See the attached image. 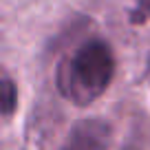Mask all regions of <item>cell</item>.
Masks as SVG:
<instances>
[{"label": "cell", "instance_id": "4", "mask_svg": "<svg viewBox=\"0 0 150 150\" xmlns=\"http://www.w3.org/2000/svg\"><path fill=\"white\" fill-rule=\"evenodd\" d=\"M130 22L132 24H146V22H150V0H135V2H132Z\"/></svg>", "mask_w": 150, "mask_h": 150}, {"label": "cell", "instance_id": "1", "mask_svg": "<svg viewBox=\"0 0 150 150\" xmlns=\"http://www.w3.org/2000/svg\"><path fill=\"white\" fill-rule=\"evenodd\" d=\"M115 75V55L108 42L93 38L71 51L57 64L55 84L64 99L75 106L93 104L110 86Z\"/></svg>", "mask_w": 150, "mask_h": 150}, {"label": "cell", "instance_id": "5", "mask_svg": "<svg viewBox=\"0 0 150 150\" xmlns=\"http://www.w3.org/2000/svg\"><path fill=\"white\" fill-rule=\"evenodd\" d=\"M146 80L150 82V53H148V64H146Z\"/></svg>", "mask_w": 150, "mask_h": 150}, {"label": "cell", "instance_id": "3", "mask_svg": "<svg viewBox=\"0 0 150 150\" xmlns=\"http://www.w3.org/2000/svg\"><path fill=\"white\" fill-rule=\"evenodd\" d=\"M0 99H2V117L11 119V115L18 108V88L7 73L2 75V82H0Z\"/></svg>", "mask_w": 150, "mask_h": 150}, {"label": "cell", "instance_id": "2", "mask_svg": "<svg viewBox=\"0 0 150 150\" xmlns=\"http://www.w3.org/2000/svg\"><path fill=\"white\" fill-rule=\"evenodd\" d=\"M110 124L99 117L80 119L69 130L66 139L57 150H108L110 146Z\"/></svg>", "mask_w": 150, "mask_h": 150}]
</instances>
